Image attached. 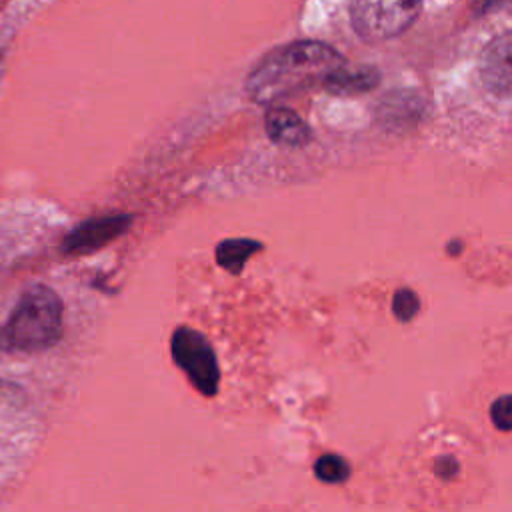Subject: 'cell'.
Wrapping results in <instances>:
<instances>
[{
    "label": "cell",
    "instance_id": "6da1fadb",
    "mask_svg": "<svg viewBox=\"0 0 512 512\" xmlns=\"http://www.w3.org/2000/svg\"><path fill=\"white\" fill-rule=\"evenodd\" d=\"M344 64L340 52L318 40H296L266 54L246 78L248 96L262 106L308 90Z\"/></svg>",
    "mask_w": 512,
    "mask_h": 512
},
{
    "label": "cell",
    "instance_id": "7a4b0ae2",
    "mask_svg": "<svg viewBox=\"0 0 512 512\" xmlns=\"http://www.w3.org/2000/svg\"><path fill=\"white\" fill-rule=\"evenodd\" d=\"M64 328V308L58 294L44 286H28L6 322L0 326V352H42L52 348Z\"/></svg>",
    "mask_w": 512,
    "mask_h": 512
},
{
    "label": "cell",
    "instance_id": "3957f363",
    "mask_svg": "<svg viewBox=\"0 0 512 512\" xmlns=\"http://www.w3.org/2000/svg\"><path fill=\"white\" fill-rule=\"evenodd\" d=\"M422 10V0H350V20L364 40H386L408 30Z\"/></svg>",
    "mask_w": 512,
    "mask_h": 512
},
{
    "label": "cell",
    "instance_id": "277c9868",
    "mask_svg": "<svg viewBox=\"0 0 512 512\" xmlns=\"http://www.w3.org/2000/svg\"><path fill=\"white\" fill-rule=\"evenodd\" d=\"M170 350L178 368L188 376V380L200 394L214 396L218 392V358L204 334L190 326H180L172 334Z\"/></svg>",
    "mask_w": 512,
    "mask_h": 512
},
{
    "label": "cell",
    "instance_id": "5b68a950",
    "mask_svg": "<svg viewBox=\"0 0 512 512\" xmlns=\"http://www.w3.org/2000/svg\"><path fill=\"white\" fill-rule=\"evenodd\" d=\"M132 226L130 214H108L90 218L78 226H74L60 244V250L68 256H84L92 254L116 238H120Z\"/></svg>",
    "mask_w": 512,
    "mask_h": 512
},
{
    "label": "cell",
    "instance_id": "8992f818",
    "mask_svg": "<svg viewBox=\"0 0 512 512\" xmlns=\"http://www.w3.org/2000/svg\"><path fill=\"white\" fill-rule=\"evenodd\" d=\"M480 78L492 94L512 100V30L486 44L480 54Z\"/></svg>",
    "mask_w": 512,
    "mask_h": 512
},
{
    "label": "cell",
    "instance_id": "52a82bcc",
    "mask_svg": "<svg viewBox=\"0 0 512 512\" xmlns=\"http://www.w3.org/2000/svg\"><path fill=\"white\" fill-rule=\"evenodd\" d=\"M264 124L268 138L282 146H304L312 138L308 124L294 110L284 106L272 104L266 112Z\"/></svg>",
    "mask_w": 512,
    "mask_h": 512
},
{
    "label": "cell",
    "instance_id": "ba28073f",
    "mask_svg": "<svg viewBox=\"0 0 512 512\" xmlns=\"http://www.w3.org/2000/svg\"><path fill=\"white\" fill-rule=\"evenodd\" d=\"M380 80V74L372 66L350 68L346 62L338 66L326 80L324 86L334 94H358L372 90Z\"/></svg>",
    "mask_w": 512,
    "mask_h": 512
},
{
    "label": "cell",
    "instance_id": "9c48e42d",
    "mask_svg": "<svg viewBox=\"0 0 512 512\" xmlns=\"http://www.w3.org/2000/svg\"><path fill=\"white\" fill-rule=\"evenodd\" d=\"M262 250V242L252 240V238H226L216 246V262L232 272V274H240L246 260L254 254Z\"/></svg>",
    "mask_w": 512,
    "mask_h": 512
},
{
    "label": "cell",
    "instance_id": "30bf717a",
    "mask_svg": "<svg viewBox=\"0 0 512 512\" xmlns=\"http://www.w3.org/2000/svg\"><path fill=\"white\" fill-rule=\"evenodd\" d=\"M314 474L320 482L326 484H342L348 480L350 476V464L346 458H342L340 454H322L316 462H314Z\"/></svg>",
    "mask_w": 512,
    "mask_h": 512
},
{
    "label": "cell",
    "instance_id": "8fae6325",
    "mask_svg": "<svg viewBox=\"0 0 512 512\" xmlns=\"http://www.w3.org/2000/svg\"><path fill=\"white\" fill-rule=\"evenodd\" d=\"M420 310V298L414 290L410 288H400L396 290L394 298H392V314L400 320V322H410Z\"/></svg>",
    "mask_w": 512,
    "mask_h": 512
},
{
    "label": "cell",
    "instance_id": "7c38bea8",
    "mask_svg": "<svg viewBox=\"0 0 512 512\" xmlns=\"http://www.w3.org/2000/svg\"><path fill=\"white\" fill-rule=\"evenodd\" d=\"M490 418L498 430L512 432V394L498 396L490 406Z\"/></svg>",
    "mask_w": 512,
    "mask_h": 512
},
{
    "label": "cell",
    "instance_id": "4fadbf2b",
    "mask_svg": "<svg viewBox=\"0 0 512 512\" xmlns=\"http://www.w3.org/2000/svg\"><path fill=\"white\" fill-rule=\"evenodd\" d=\"M508 10H512V0H472V12L476 16L508 12Z\"/></svg>",
    "mask_w": 512,
    "mask_h": 512
},
{
    "label": "cell",
    "instance_id": "5bb4252c",
    "mask_svg": "<svg viewBox=\"0 0 512 512\" xmlns=\"http://www.w3.org/2000/svg\"><path fill=\"white\" fill-rule=\"evenodd\" d=\"M434 472H436L440 478L448 480V478H452V476L458 472V462H456L452 456H444V458H440V460L436 462Z\"/></svg>",
    "mask_w": 512,
    "mask_h": 512
}]
</instances>
